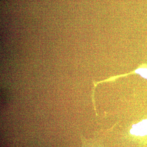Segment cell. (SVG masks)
<instances>
[{
	"instance_id": "1",
	"label": "cell",
	"mask_w": 147,
	"mask_h": 147,
	"mask_svg": "<svg viewBox=\"0 0 147 147\" xmlns=\"http://www.w3.org/2000/svg\"><path fill=\"white\" fill-rule=\"evenodd\" d=\"M130 132L131 134L136 136H144L147 135V119L133 125Z\"/></svg>"
},
{
	"instance_id": "2",
	"label": "cell",
	"mask_w": 147,
	"mask_h": 147,
	"mask_svg": "<svg viewBox=\"0 0 147 147\" xmlns=\"http://www.w3.org/2000/svg\"><path fill=\"white\" fill-rule=\"evenodd\" d=\"M136 72L140 74L144 78L147 79V69H139L136 70Z\"/></svg>"
}]
</instances>
